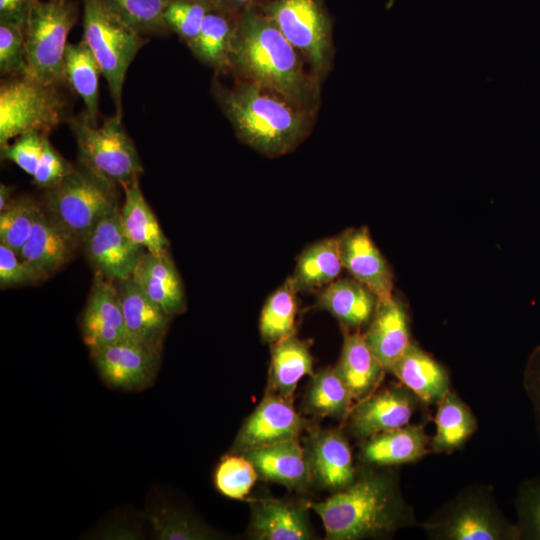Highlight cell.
Wrapping results in <instances>:
<instances>
[{
  "label": "cell",
  "mask_w": 540,
  "mask_h": 540,
  "mask_svg": "<svg viewBox=\"0 0 540 540\" xmlns=\"http://www.w3.org/2000/svg\"><path fill=\"white\" fill-rule=\"evenodd\" d=\"M229 72L317 112L321 82L275 23L258 7L237 13Z\"/></svg>",
  "instance_id": "cell-1"
},
{
  "label": "cell",
  "mask_w": 540,
  "mask_h": 540,
  "mask_svg": "<svg viewBox=\"0 0 540 540\" xmlns=\"http://www.w3.org/2000/svg\"><path fill=\"white\" fill-rule=\"evenodd\" d=\"M364 465L348 487L309 506L321 518L326 539L386 538L419 526L414 508L404 499L398 474Z\"/></svg>",
  "instance_id": "cell-2"
},
{
  "label": "cell",
  "mask_w": 540,
  "mask_h": 540,
  "mask_svg": "<svg viewBox=\"0 0 540 540\" xmlns=\"http://www.w3.org/2000/svg\"><path fill=\"white\" fill-rule=\"evenodd\" d=\"M212 95L238 139L268 157L294 151L309 136L317 115L272 90L236 77L229 87L215 79Z\"/></svg>",
  "instance_id": "cell-3"
},
{
  "label": "cell",
  "mask_w": 540,
  "mask_h": 540,
  "mask_svg": "<svg viewBox=\"0 0 540 540\" xmlns=\"http://www.w3.org/2000/svg\"><path fill=\"white\" fill-rule=\"evenodd\" d=\"M419 527L430 540H520L500 509L494 489L472 484L438 507Z\"/></svg>",
  "instance_id": "cell-4"
},
{
  "label": "cell",
  "mask_w": 540,
  "mask_h": 540,
  "mask_svg": "<svg viewBox=\"0 0 540 540\" xmlns=\"http://www.w3.org/2000/svg\"><path fill=\"white\" fill-rule=\"evenodd\" d=\"M83 40L97 59L114 103L123 117L122 93L129 66L147 38L140 34L104 0H82Z\"/></svg>",
  "instance_id": "cell-5"
},
{
  "label": "cell",
  "mask_w": 540,
  "mask_h": 540,
  "mask_svg": "<svg viewBox=\"0 0 540 540\" xmlns=\"http://www.w3.org/2000/svg\"><path fill=\"white\" fill-rule=\"evenodd\" d=\"M75 138L79 166L115 185L124 186L144 172L133 140L114 114L97 127L81 113L67 119Z\"/></svg>",
  "instance_id": "cell-6"
},
{
  "label": "cell",
  "mask_w": 540,
  "mask_h": 540,
  "mask_svg": "<svg viewBox=\"0 0 540 540\" xmlns=\"http://www.w3.org/2000/svg\"><path fill=\"white\" fill-rule=\"evenodd\" d=\"M79 10L71 0H39L24 27L26 76L46 85L67 84L64 59Z\"/></svg>",
  "instance_id": "cell-7"
},
{
  "label": "cell",
  "mask_w": 540,
  "mask_h": 540,
  "mask_svg": "<svg viewBox=\"0 0 540 540\" xmlns=\"http://www.w3.org/2000/svg\"><path fill=\"white\" fill-rule=\"evenodd\" d=\"M66 107L59 86L26 75L4 78L0 85V148L25 133L48 135L65 119Z\"/></svg>",
  "instance_id": "cell-8"
},
{
  "label": "cell",
  "mask_w": 540,
  "mask_h": 540,
  "mask_svg": "<svg viewBox=\"0 0 540 540\" xmlns=\"http://www.w3.org/2000/svg\"><path fill=\"white\" fill-rule=\"evenodd\" d=\"M258 6L320 81L332 68L333 21L323 0H266Z\"/></svg>",
  "instance_id": "cell-9"
},
{
  "label": "cell",
  "mask_w": 540,
  "mask_h": 540,
  "mask_svg": "<svg viewBox=\"0 0 540 540\" xmlns=\"http://www.w3.org/2000/svg\"><path fill=\"white\" fill-rule=\"evenodd\" d=\"M45 208L79 242L107 214L118 209L117 185L78 166L45 189Z\"/></svg>",
  "instance_id": "cell-10"
},
{
  "label": "cell",
  "mask_w": 540,
  "mask_h": 540,
  "mask_svg": "<svg viewBox=\"0 0 540 540\" xmlns=\"http://www.w3.org/2000/svg\"><path fill=\"white\" fill-rule=\"evenodd\" d=\"M90 353L107 386L135 392L148 388L154 382L162 349L128 337Z\"/></svg>",
  "instance_id": "cell-11"
},
{
  "label": "cell",
  "mask_w": 540,
  "mask_h": 540,
  "mask_svg": "<svg viewBox=\"0 0 540 540\" xmlns=\"http://www.w3.org/2000/svg\"><path fill=\"white\" fill-rule=\"evenodd\" d=\"M425 405L410 389L396 383L357 401L346 418L348 432L363 441L381 432L410 424Z\"/></svg>",
  "instance_id": "cell-12"
},
{
  "label": "cell",
  "mask_w": 540,
  "mask_h": 540,
  "mask_svg": "<svg viewBox=\"0 0 540 540\" xmlns=\"http://www.w3.org/2000/svg\"><path fill=\"white\" fill-rule=\"evenodd\" d=\"M119 211L120 208L101 218L82 242L96 273L112 281L132 277L146 252L124 233Z\"/></svg>",
  "instance_id": "cell-13"
},
{
  "label": "cell",
  "mask_w": 540,
  "mask_h": 540,
  "mask_svg": "<svg viewBox=\"0 0 540 540\" xmlns=\"http://www.w3.org/2000/svg\"><path fill=\"white\" fill-rule=\"evenodd\" d=\"M307 427L308 421L295 410L292 401L268 391L243 423L232 450L242 453L252 448L298 439Z\"/></svg>",
  "instance_id": "cell-14"
},
{
  "label": "cell",
  "mask_w": 540,
  "mask_h": 540,
  "mask_svg": "<svg viewBox=\"0 0 540 540\" xmlns=\"http://www.w3.org/2000/svg\"><path fill=\"white\" fill-rule=\"evenodd\" d=\"M306 454L312 480L323 489L342 490L357 477L351 447L340 429L313 430Z\"/></svg>",
  "instance_id": "cell-15"
},
{
  "label": "cell",
  "mask_w": 540,
  "mask_h": 540,
  "mask_svg": "<svg viewBox=\"0 0 540 540\" xmlns=\"http://www.w3.org/2000/svg\"><path fill=\"white\" fill-rule=\"evenodd\" d=\"M80 326L90 351L129 337L114 281L95 273Z\"/></svg>",
  "instance_id": "cell-16"
},
{
  "label": "cell",
  "mask_w": 540,
  "mask_h": 540,
  "mask_svg": "<svg viewBox=\"0 0 540 540\" xmlns=\"http://www.w3.org/2000/svg\"><path fill=\"white\" fill-rule=\"evenodd\" d=\"M340 253L343 268L371 290L379 301L393 296L392 270L367 227L352 228L342 233Z\"/></svg>",
  "instance_id": "cell-17"
},
{
  "label": "cell",
  "mask_w": 540,
  "mask_h": 540,
  "mask_svg": "<svg viewBox=\"0 0 540 540\" xmlns=\"http://www.w3.org/2000/svg\"><path fill=\"white\" fill-rule=\"evenodd\" d=\"M430 441L424 425L410 423L361 441L359 458L364 465L374 467L414 463L432 452Z\"/></svg>",
  "instance_id": "cell-18"
},
{
  "label": "cell",
  "mask_w": 540,
  "mask_h": 540,
  "mask_svg": "<svg viewBox=\"0 0 540 540\" xmlns=\"http://www.w3.org/2000/svg\"><path fill=\"white\" fill-rule=\"evenodd\" d=\"M258 476L290 489H306L313 481L306 450L298 439L252 448L242 453Z\"/></svg>",
  "instance_id": "cell-19"
},
{
  "label": "cell",
  "mask_w": 540,
  "mask_h": 540,
  "mask_svg": "<svg viewBox=\"0 0 540 540\" xmlns=\"http://www.w3.org/2000/svg\"><path fill=\"white\" fill-rule=\"evenodd\" d=\"M364 338L375 356L390 372L412 343L409 318L396 297L379 301Z\"/></svg>",
  "instance_id": "cell-20"
},
{
  "label": "cell",
  "mask_w": 540,
  "mask_h": 540,
  "mask_svg": "<svg viewBox=\"0 0 540 540\" xmlns=\"http://www.w3.org/2000/svg\"><path fill=\"white\" fill-rule=\"evenodd\" d=\"M114 282L128 336L162 349L172 317L152 301L131 277Z\"/></svg>",
  "instance_id": "cell-21"
},
{
  "label": "cell",
  "mask_w": 540,
  "mask_h": 540,
  "mask_svg": "<svg viewBox=\"0 0 540 540\" xmlns=\"http://www.w3.org/2000/svg\"><path fill=\"white\" fill-rule=\"evenodd\" d=\"M250 529L259 540H308L312 532L307 509L297 503L274 498L250 501Z\"/></svg>",
  "instance_id": "cell-22"
},
{
  "label": "cell",
  "mask_w": 540,
  "mask_h": 540,
  "mask_svg": "<svg viewBox=\"0 0 540 540\" xmlns=\"http://www.w3.org/2000/svg\"><path fill=\"white\" fill-rule=\"evenodd\" d=\"M78 243L46 208H41L19 255L49 276L71 259Z\"/></svg>",
  "instance_id": "cell-23"
},
{
  "label": "cell",
  "mask_w": 540,
  "mask_h": 540,
  "mask_svg": "<svg viewBox=\"0 0 540 540\" xmlns=\"http://www.w3.org/2000/svg\"><path fill=\"white\" fill-rule=\"evenodd\" d=\"M131 278L171 317L186 310L183 283L169 253L155 255L146 251Z\"/></svg>",
  "instance_id": "cell-24"
},
{
  "label": "cell",
  "mask_w": 540,
  "mask_h": 540,
  "mask_svg": "<svg viewBox=\"0 0 540 540\" xmlns=\"http://www.w3.org/2000/svg\"><path fill=\"white\" fill-rule=\"evenodd\" d=\"M390 372L425 405H437L451 390L446 368L414 342Z\"/></svg>",
  "instance_id": "cell-25"
},
{
  "label": "cell",
  "mask_w": 540,
  "mask_h": 540,
  "mask_svg": "<svg viewBox=\"0 0 540 540\" xmlns=\"http://www.w3.org/2000/svg\"><path fill=\"white\" fill-rule=\"evenodd\" d=\"M378 302L377 296L359 281L344 278L321 290L317 307L328 311L347 331H358L369 325Z\"/></svg>",
  "instance_id": "cell-26"
},
{
  "label": "cell",
  "mask_w": 540,
  "mask_h": 540,
  "mask_svg": "<svg viewBox=\"0 0 540 540\" xmlns=\"http://www.w3.org/2000/svg\"><path fill=\"white\" fill-rule=\"evenodd\" d=\"M334 368L356 401L377 390L386 372L359 331L345 333L341 355Z\"/></svg>",
  "instance_id": "cell-27"
},
{
  "label": "cell",
  "mask_w": 540,
  "mask_h": 540,
  "mask_svg": "<svg viewBox=\"0 0 540 540\" xmlns=\"http://www.w3.org/2000/svg\"><path fill=\"white\" fill-rule=\"evenodd\" d=\"M311 342L293 334L271 347L268 388L292 401L299 380L305 375H314Z\"/></svg>",
  "instance_id": "cell-28"
},
{
  "label": "cell",
  "mask_w": 540,
  "mask_h": 540,
  "mask_svg": "<svg viewBox=\"0 0 540 540\" xmlns=\"http://www.w3.org/2000/svg\"><path fill=\"white\" fill-rule=\"evenodd\" d=\"M122 187L125 200L119 215L126 236L149 253H168L169 241L143 195L139 179Z\"/></svg>",
  "instance_id": "cell-29"
},
{
  "label": "cell",
  "mask_w": 540,
  "mask_h": 540,
  "mask_svg": "<svg viewBox=\"0 0 540 540\" xmlns=\"http://www.w3.org/2000/svg\"><path fill=\"white\" fill-rule=\"evenodd\" d=\"M236 16L227 8L214 6L206 14L196 40L189 47L198 60L212 67L216 73L229 72Z\"/></svg>",
  "instance_id": "cell-30"
},
{
  "label": "cell",
  "mask_w": 540,
  "mask_h": 540,
  "mask_svg": "<svg viewBox=\"0 0 540 540\" xmlns=\"http://www.w3.org/2000/svg\"><path fill=\"white\" fill-rule=\"evenodd\" d=\"M435 433L430 441L434 453H453L474 435L478 423L470 407L451 389L437 404Z\"/></svg>",
  "instance_id": "cell-31"
},
{
  "label": "cell",
  "mask_w": 540,
  "mask_h": 540,
  "mask_svg": "<svg viewBox=\"0 0 540 540\" xmlns=\"http://www.w3.org/2000/svg\"><path fill=\"white\" fill-rule=\"evenodd\" d=\"M342 268L340 236L330 237L303 250L291 279L298 292L322 290L337 279Z\"/></svg>",
  "instance_id": "cell-32"
},
{
  "label": "cell",
  "mask_w": 540,
  "mask_h": 540,
  "mask_svg": "<svg viewBox=\"0 0 540 540\" xmlns=\"http://www.w3.org/2000/svg\"><path fill=\"white\" fill-rule=\"evenodd\" d=\"M64 71L67 85L84 103V115L94 125L99 112V78L101 67L87 43H68Z\"/></svg>",
  "instance_id": "cell-33"
},
{
  "label": "cell",
  "mask_w": 540,
  "mask_h": 540,
  "mask_svg": "<svg viewBox=\"0 0 540 540\" xmlns=\"http://www.w3.org/2000/svg\"><path fill=\"white\" fill-rule=\"evenodd\" d=\"M353 397L335 368H325L312 376L306 394V411L318 417L345 421L353 407Z\"/></svg>",
  "instance_id": "cell-34"
},
{
  "label": "cell",
  "mask_w": 540,
  "mask_h": 540,
  "mask_svg": "<svg viewBox=\"0 0 540 540\" xmlns=\"http://www.w3.org/2000/svg\"><path fill=\"white\" fill-rule=\"evenodd\" d=\"M297 293L298 290L289 277L267 298L259 322L263 341L273 344L295 334Z\"/></svg>",
  "instance_id": "cell-35"
},
{
  "label": "cell",
  "mask_w": 540,
  "mask_h": 540,
  "mask_svg": "<svg viewBox=\"0 0 540 540\" xmlns=\"http://www.w3.org/2000/svg\"><path fill=\"white\" fill-rule=\"evenodd\" d=\"M28 196L18 197L0 212V243L20 253L41 210Z\"/></svg>",
  "instance_id": "cell-36"
},
{
  "label": "cell",
  "mask_w": 540,
  "mask_h": 540,
  "mask_svg": "<svg viewBox=\"0 0 540 540\" xmlns=\"http://www.w3.org/2000/svg\"><path fill=\"white\" fill-rule=\"evenodd\" d=\"M125 22L142 35L169 31L163 14L169 0H104Z\"/></svg>",
  "instance_id": "cell-37"
},
{
  "label": "cell",
  "mask_w": 540,
  "mask_h": 540,
  "mask_svg": "<svg viewBox=\"0 0 540 540\" xmlns=\"http://www.w3.org/2000/svg\"><path fill=\"white\" fill-rule=\"evenodd\" d=\"M216 5L206 0H169L163 20L190 47L196 40L206 14Z\"/></svg>",
  "instance_id": "cell-38"
},
{
  "label": "cell",
  "mask_w": 540,
  "mask_h": 540,
  "mask_svg": "<svg viewBox=\"0 0 540 540\" xmlns=\"http://www.w3.org/2000/svg\"><path fill=\"white\" fill-rule=\"evenodd\" d=\"M258 478L252 463L244 455H227L219 462L215 474L216 489L232 499H244Z\"/></svg>",
  "instance_id": "cell-39"
},
{
  "label": "cell",
  "mask_w": 540,
  "mask_h": 540,
  "mask_svg": "<svg viewBox=\"0 0 540 540\" xmlns=\"http://www.w3.org/2000/svg\"><path fill=\"white\" fill-rule=\"evenodd\" d=\"M516 521L520 540H540V476L526 479L517 490Z\"/></svg>",
  "instance_id": "cell-40"
},
{
  "label": "cell",
  "mask_w": 540,
  "mask_h": 540,
  "mask_svg": "<svg viewBox=\"0 0 540 540\" xmlns=\"http://www.w3.org/2000/svg\"><path fill=\"white\" fill-rule=\"evenodd\" d=\"M154 535L164 540H199L211 538V533L179 512L155 508L149 516Z\"/></svg>",
  "instance_id": "cell-41"
},
{
  "label": "cell",
  "mask_w": 540,
  "mask_h": 540,
  "mask_svg": "<svg viewBox=\"0 0 540 540\" xmlns=\"http://www.w3.org/2000/svg\"><path fill=\"white\" fill-rule=\"evenodd\" d=\"M0 74L14 77L26 74V44L24 28L0 22Z\"/></svg>",
  "instance_id": "cell-42"
},
{
  "label": "cell",
  "mask_w": 540,
  "mask_h": 540,
  "mask_svg": "<svg viewBox=\"0 0 540 540\" xmlns=\"http://www.w3.org/2000/svg\"><path fill=\"white\" fill-rule=\"evenodd\" d=\"M44 272L0 243V285L2 288L35 284L47 278Z\"/></svg>",
  "instance_id": "cell-43"
},
{
  "label": "cell",
  "mask_w": 540,
  "mask_h": 540,
  "mask_svg": "<svg viewBox=\"0 0 540 540\" xmlns=\"http://www.w3.org/2000/svg\"><path fill=\"white\" fill-rule=\"evenodd\" d=\"M44 134L29 132L1 148V158L15 163L24 172L34 176L41 157Z\"/></svg>",
  "instance_id": "cell-44"
},
{
  "label": "cell",
  "mask_w": 540,
  "mask_h": 540,
  "mask_svg": "<svg viewBox=\"0 0 540 540\" xmlns=\"http://www.w3.org/2000/svg\"><path fill=\"white\" fill-rule=\"evenodd\" d=\"M74 167L55 149L48 135H44L41 157L33 176L34 183L48 189L63 180Z\"/></svg>",
  "instance_id": "cell-45"
},
{
  "label": "cell",
  "mask_w": 540,
  "mask_h": 540,
  "mask_svg": "<svg viewBox=\"0 0 540 540\" xmlns=\"http://www.w3.org/2000/svg\"><path fill=\"white\" fill-rule=\"evenodd\" d=\"M523 387L531 403L540 438V344L530 353L523 372Z\"/></svg>",
  "instance_id": "cell-46"
},
{
  "label": "cell",
  "mask_w": 540,
  "mask_h": 540,
  "mask_svg": "<svg viewBox=\"0 0 540 540\" xmlns=\"http://www.w3.org/2000/svg\"><path fill=\"white\" fill-rule=\"evenodd\" d=\"M39 0H0V22L25 27L33 5Z\"/></svg>",
  "instance_id": "cell-47"
},
{
  "label": "cell",
  "mask_w": 540,
  "mask_h": 540,
  "mask_svg": "<svg viewBox=\"0 0 540 540\" xmlns=\"http://www.w3.org/2000/svg\"><path fill=\"white\" fill-rule=\"evenodd\" d=\"M264 1L266 0H229L226 8L237 14L245 8L256 6Z\"/></svg>",
  "instance_id": "cell-48"
},
{
  "label": "cell",
  "mask_w": 540,
  "mask_h": 540,
  "mask_svg": "<svg viewBox=\"0 0 540 540\" xmlns=\"http://www.w3.org/2000/svg\"><path fill=\"white\" fill-rule=\"evenodd\" d=\"M13 187L3 184H0V212L7 209L10 204L13 202L12 198Z\"/></svg>",
  "instance_id": "cell-49"
},
{
  "label": "cell",
  "mask_w": 540,
  "mask_h": 540,
  "mask_svg": "<svg viewBox=\"0 0 540 540\" xmlns=\"http://www.w3.org/2000/svg\"><path fill=\"white\" fill-rule=\"evenodd\" d=\"M206 1H209L210 3H212V4L216 5V6L224 7V8L227 7L228 2H229V0H206Z\"/></svg>",
  "instance_id": "cell-50"
},
{
  "label": "cell",
  "mask_w": 540,
  "mask_h": 540,
  "mask_svg": "<svg viewBox=\"0 0 540 540\" xmlns=\"http://www.w3.org/2000/svg\"><path fill=\"white\" fill-rule=\"evenodd\" d=\"M395 0H388L387 2V5H386V8L389 9L392 7V5L394 4Z\"/></svg>",
  "instance_id": "cell-51"
}]
</instances>
